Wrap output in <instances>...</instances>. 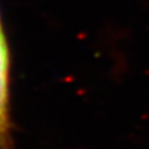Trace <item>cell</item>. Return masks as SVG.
<instances>
[{
    "mask_svg": "<svg viewBox=\"0 0 149 149\" xmlns=\"http://www.w3.org/2000/svg\"><path fill=\"white\" fill-rule=\"evenodd\" d=\"M1 30H5L4 27V22H3V16H1V10H0V31Z\"/></svg>",
    "mask_w": 149,
    "mask_h": 149,
    "instance_id": "7a4b0ae2",
    "label": "cell"
},
{
    "mask_svg": "<svg viewBox=\"0 0 149 149\" xmlns=\"http://www.w3.org/2000/svg\"><path fill=\"white\" fill-rule=\"evenodd\" d=\"M0 149H14L11 118V50L5 30L0 31Z\"/></svg>",
    "mask_w": 149,
    "mask_h": 149,
    "instance_id": "6da1fadb",
    "label": "cell"
}]
</instances>
